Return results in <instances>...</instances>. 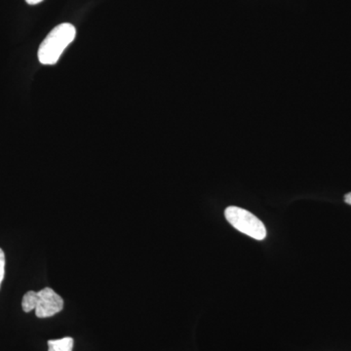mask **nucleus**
<instances>
[{"label":"nucleus","instance_id":"obj_1","mask_svg":"<svg viewBox=\"0 0 351 351\" xmlns=\"http://www.w3.org/2000/svg\"><path fill=\"white\" fill-rule=\"evenodd\" d=\"M75 25L64 23L57 25L49 32L39 46L38 60L43 64L52 66L59 61L64 51L75 40Z\"/></svg>","mask_w":351,"mask_h":351},{"label":"nucleus","instance_id":"obj_2","mask_svg":"<svg viewBox=\"0 0 351 351\" xmlns=\"http://www.w3.org/2000/svg\"><path fill=\"white\" fill-rule=\"evenodd\" d=\"M22 307L27 313L34 309L38 318L52 317L63 311L64 300L53 289L44 288L38 292L29 291L25 293Z\"/></svg>","mask_w":351,"mask_h":351},{"label":"nucleus","instance_id":"obj_3","mask_svg":"<svg viewBox=\"0 0 351 351\" xmlns=\"http://www.w3.org/2000/svg\"><path fill=\"white\" fill-rule=\"evenodd\" d=\"M225 216L233 228L252 239L263 240L267 237V230L263 221L247 210L230 206L226 208Z\"/></svg>","mask_w":351,"mask_h":351},{"label":"nucleus","instance_id":"obj_4","mask_svg":"<svg viewBox=\"0 0 351 351\" xmlns=\"http://www.w3.org/2000/svg\"><path fill=\"white\" fill-rule=\"evenodd\" d=\"M73 339L71 337L48 341V351H73Z\"/></svg>","mask_w":351,"mask_h":351},{"label":"nucleus","instance_id":"obj_5","mask_svg":"<svg viewBox=\"0 0 351 351\" xmlns=\"http://www.w3.org/2000/svg\"><path fill=\"white\" fill-rule=\"evenodd\" d=\"M5 255L4 252L0 248V287H1L2 281L5 276Z\"/></svg>","mask_w":351,"mask_h":351},{"label":"nucleus","instance_id":"obj_6","mask_svg":"<svg viewBox=\"0 0 351 351\" xmlns=\"http://www.w3.org/2000/svg\"><path fill=\"white\" fill-rule=\"evenodd\" d=\"M43 1V0H25V2L29 4V5H36V4L40 3Z\"/></svg>","mask_w":351,"mask_h":351},{"label":"nucleus","instance_id":"obj_7","mask_svg":"<svg viewBox=\"0 0 351 351\" xmlns=\"http://www.w3.org/2000/svg\"><path fill=\"white\" fill-rule=\"evenodd\" d=\"M345 201L346 204L351 205V193H348V195H346Z\"/></svg>","mask_w":351,"mask_h":351}]
</instances>
